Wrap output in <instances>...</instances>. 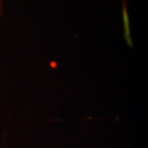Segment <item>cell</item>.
Listing matches in <instances>:
<instances>
[{
    "label": "cell",
    "instance_id": "obj_1",
    "mask_svg": "<svg viewBox=\"0 0 148 148\" xmlns=\"http://www.w3.org/2000/svg\"><path fill=\"white\" fill-rule=\"evenodd\" d=\"M2 9H3V5H2V0H0V17L2 15Z\"/></svg>",
    "mask_w": 148,
    "mask_h": 148
}]
</instances>
